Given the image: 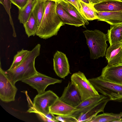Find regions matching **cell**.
<instances>
[{"instance_id": "3", "label": "cell", "mask_w": 122, "mask_h": 122, "mask_svg": "<svg viewBox=\"0 0 122 122\" xmlns=\"http://www.w3.org/2000/svg\"><path fill=\"white\" fill-rule=\"evenodd\" d=\"M86 40V44L90 50V57L93 59L105 56L107 47V34L97 30L83 31Z\"/></svg>"}, {"instance_id": "9", "label": "cell", "mask_w": 122, "mask_h": 122, "mask_svg": "<svg viewBox=\"0 0 122 122\" xmlns=\"http://www.w3.org/2000/svg\"><path fill=\"white\" fill-rule=\"evenodd\" d=\"M106 81L122 84V63L107 65L103 68L99 76Z\"/></svg>"}, {"instance_id": "2", "label": "cell", "mask_w": 122, "mask_h": 122, "mask_svg": "<svg viewBox=\"0 0 122 122\" xmlns=\"http://www.w3.org/2000/svg\"><path fill=\"white\" fill-rule=\"evenodd\" d=\"M41 45L38 44L31 51L22 63L11 70L5 71L7 77L14 85L17 81H21L35 74L38 71L35 66L36 59L40 53Z\"/></svg>"}, {"instance_id": "8", "label": "cell", "mask_w": 122, "mask_h": 122, "mask_svg": "<svg viewBox=\"0 0 122 122\" xmlns=\"http://www.w3.org/2000/svg\"><path fill=\"white\" fill-rule=\"evenodd\" d=\"M0 67V98L6 102L14 101L17 89L9 80L5 71Z\"/></svg>"}, {"instance_id": "17", "label": "cell", "mask_w": 122, "mask_h": 122, "mask_svg": "<svg viewBox=\"0 0 122 122\" xmlns=\"http://www.w3.org/2000/svg\"><path fill=\"white\" fill-rule=\"evenodd\" d=\"M77 109L62 101L59 98L50 107V112L57 116H67Z\"/></svg>"}, {"instance_id": "33", "label": "cell", "mask_w": 122, "mask_h": 122, "mask_svg": "<svg viewBox=\"0 0 122 122\" xmlns=\"http://www.w3.org/2000/svg\"><path fill=\"white\" fill-rule=\"evenodd\" d=\"M50 0L55 1L56 2H59L60 1L63 0Z\"/></svg>"}, {"instance_id": "1", "label": "cell", "mask_w": 122, "mask_h": 122, "mask_svg": "<svg viewBox=\"0 0 122 122\" xmlns=\"http://www.w3.org/2000/svg\"><path fill=\"white\" fill-rule=\"evenodd\" d=\"M56 7V2L46 0L45 13L36 34L40 38L47 39L56 35L64 25L57 13Z\"/></svg>"}, {"instance_id": "34", "label": "cell", "mask_w": 122, "mask_h": 122, "mask_svg": "<svg viewBox=\"0 0 122 122\" xmlns=\"http://www.w3.org/2000/svg\"></svg>"}, {"instance_id": "19", "label": "cell", "mask_w": 122, "mask_h": 122, "mask_svg": "<svg viewBox=\"0 0 122 122\" xmlns=\"http://www.w3.org/2000/svg\"><path fill=\"white\" fill-rule=\"evenodd\" d=\"M122 112L115 114L103 113L97 115L88 122H122Z\"/></svg>"}, {"instance_id": "11", "label": "cell", "mask_w": 122, "mask_h": 122, "mask_svg": "<svg viewBox=\"0 0 122 122\" xmlns=\"http://www.w3.org/2000/svg\"><path fill=\"white\" fill-rule=\"evenodd\" d=\"M59 99L73 107H76L82 101L79 92L71 81L69 82Z\"/></svg>"}, {"instance_id": "13", "label": "cell", "mask_w": 122, "mask_h": 122, "mask_svg": "<svg viewBox=\"0 0 122 122\" xmlns=\"http://www.w3.org/2000/svg\"><path fill=\"white\" fill-rule=\"evenodd\" d=\"M110 101L108 98L101 100L88 111L82 114L77 118V122H88L90 120L96 116L99 113L103 112L106 105Z\"/></svg>"}, {"instance_id": "23", "label": "cell", "mask_w": 122, "mask_h": 122, "mask_svg": "<svg viewBox=\"0 0 122 122\" xmlns=\"http://www.w3.org/2000/svg\"><path fill=\"white\" fill-rule=\"evenodd\" d=\"M46 0H37L32 12L40 25L45 13Z\"/></svg>"}, {"instance_id": "24", "label": "cell", "mask_w": 122, "mask_h": 122, "mask_svg": "<svg viewBox=\"0 0 122 122\" xmlns=\"http://www.w3.org/2000/svg\"><path fill=\"white\" fill-rule=\"evenodd\" d=\"M82 8L85 17L89 20L97 19L98 16L97 11L93 5L86 4L81 0H78Z\"/></svg>"}, {"instance_id": "7", "label": "cell", "mask_w": 122, "mask_h": 122, "mask_svg": "<svg viewBox=\"0 0 122 122\" xmlns=\"http://www.w3.org/2000/svg\"><path fill=\"white\" fill-rule=\"evenodd\" d=\"M22 81L36 89L38 94L44 93L49 85L62 82V80L54 78L38 72L35 74Z\"/></svg>"}, {"instance_id": "21", "label": "cell", "mask_w": 122, "mask_h": 122, "mask_svg": "<svg viewBox=\"0 0 122 122\" xmlns=\"http://www.w3.org/2000/svg\"><path fill=\"white\" fill-rule=\"evenodd\" d=\"M37 0H29L24 7L19 10L18 19L20 23L24 24L27 20L32 12Z\"/></svg>"}, {"instance_id": "32", "label": "cell", "mask_w": 122, "mask_h": 122, "mask_svg": "<svg viewBox=\"0 0 122 122\" xmlns=\"http://www.w3.org/2000/svg\"><path fill=\"white\" fill-rule=\"evenodd\" d=\"M84 2L88 4H91L88 0H81Z\"/></svg>"}, {"instance_id": "28", "label": "cell", "mask_w": 122, "mask_h": 122, "mask_svg": "<svg viewBox=\"0 0 122 122\" xmlns=\"http://www.w3.org/2000/svg\"><path fill=\"white\" fill-rule=\"evenodd\" d=\"M56 120L58 121L63 122H77V119L69 115L57 116L56 117Z\"/></svg>"}, {"instance_id": "29", "label": "cell", "mask_w": 122, "mask_h": 122, "mask_svg": "<svg viewBox=\"0 0 122 122\" xmlns=\"http://www.w3.org/2000/svg\"><path fill=\"white\" fill-rule=\"evenodd\" d=\"M10 0L12 3L17 7L19 10H21L25 6L29 0Z\"/></svg>"}, {"instance_id": "30", "label": "cell", "mask_w": 122, "mask_h": 122, "mask_svg": "<svg viewBox=\"0 0 122 122\" xmlns=\"http://www.w3.org/2000/svg\"><path fill=\"white\" fill-rule=\"evenodd\" d=\"M63 0L69 2L74 6L85 17L81 5L78 0Z\"/></svg>"}, {"instance_id": "6", "label": "cell", "mask_w": 122, "mask_h": 122, "mask_svg": "<svg viewBox=\"0 0 122 122\" xmlns=\"http://www.w3.org/2000/svg\"><path fill=\"white\" fill-rule=\"evenodd\" d=\"M71 79L79 93L82 101L90 97L100 95L83 73L80 71L74 73Z\"/></svg>"}, {"instance_id": "31", "label": "cell", "mask_w": 122, "mask_h": 122, "mask_svg": "<svg viewBox=\"0 0 122 122\" xmlns=\"http://www.w3.org/2000/svg\"><path fill=\"white\" fill-rule=\"evenodd\" d=\"M37 114L39 117L44 121L46 122H53L52 121L46 117L44 115L39 113H38Z\"/></svg>"}, {"instance_id": "27", "label": "cell", "mask_w": 122, "mask_h": 122, "mask_svg": "<svg viewBox=\"0 0 122 122\" xmlns=\"http://www.w3.org/2000/svg\"><path fill=\"white\" fill-rule=\"evenodd\" d=\"M0 2L3 5L9 16L10 23L12 26L13 32H14L15 31L10 13L12 2L10 0H0Z\"/></svg>"}, {"instance_id": "18", "label": "cell", "mask_w": 122, "mask_h": 122, "mask_svg": "<svg viewBox=\"0 0 122 122\" xmlns=\"http://www.w3.org/2000/svg\"><path fill=\"white\" fill-rule=\"evenodd\" d=\"M107 34L110 45L122 43V23L111 26Z\"/></svg>"}, {"instance_id": "12", "label": "cell", "mask_w": 122, "mask_h": 122, "mask_svg": "<svg viewBox=\"0 0 122 122\" xmlns=\"http://www.w3.org/2000/svg\"><path fill=\"white\" fill-rule=\"evenodd\" d=\"M105 56L109 65L122 63V43L110 45L106 50Z\"/></svg>"}, {"instance_id": "14", "label": "cell", "mask_w": 122, "mask_h": 122, "mask_svg": "<svg viewBox=\"0 0 122 122\" xmlns=\"http://www.w3.org/2000/svg\"><path fill=\"white\" fill-rule=\"evenodd\" d=\"M93 6L98 11H122V0H103L94 4Z\"/></svg>"}, {"instance_id": "5", "label": "cell", "mask_w": 122, "mask_h": 122, "mask_svg": "<svg viewBox=\"0 0 122 122\" xmlns=\"http://www.w3.org/2000/svg\"><path fill=\"white\" fill-rule=\"evenodd\" d=\"M52 91L49 90L43 93L38 94L34 97L33 107L28 111L45 115L50 112V107L59 98Z\"/></svg>"}, {"instance_id": "15", "label": "cell", "mask_w": 122, "mask_h": 122, "mask_svg": "<svg viewBox=\"0 0 122 122\" xmlns=\"http://www.w3.org/2000/svg\"><path fill=\"white\" fill-rule=\"evenodd\" d=\"M98 21L105 22L114 26L122 23V11L99 12L97 11Z\"/></svg>"}, {"instance_id": "20", "label": "cell", "mask_w": 122, "mask_h": 122, "mask_svg": "<svg viewBox=\"0 0 122 122\" xmlns=\"http://www.w3.org/2000/svg\"><path fill=\"white\" fill-rule=\"evenodd\" d=\"M62 7L70 15L76 18L83 21L85 25L89 24L88 20L73 5L64 0L58 2Z\"/></svg>"}, {"instance_id": "22", "label": "cell", "mask_w": 122, "mask_h": 122, "mask_svg": "<svg viewBox=\"0 0 122 122\" xmlns=\"http://www.w3.org/2000/svg\"><path fill=\"white\" fill-rule=\"evenodd\" d=\"M23 25L25 33L28 37L36 35L39 25L32 12L27 20Z\"/></svg>"}, {"instance_id": "4", "label": "cell", "mask_w": 122, "mask_h": 122, "mask_svg": "<svg viewBox=\"0 0 122 122\" xmlns=\"http://www.w3.org/2000/svg\"><path fill=\"white\" fill-rule=\"evenodd\" d=\"M88 80L98 92L107 97L110 101L122 100V84L103 80L99 76Z\"/></svg>"}, {"instance_id": "16", "label": "cell", "mask_w": 122, "mask_h": 122, "mask_svg": "<svg viewBox=\"0 0 122 122\" xmlns=\"http://www.w3.org/2000/svg\"><path fill=\"white\" fill-rule=\"evenodd\" d=\"M57 13L63 22L67 24L79 27L84 26L85 24L82 21L73 16L68 13L58 2H56Z\"/></svg>"}, {"instance_id": "10", "label": "cell", "mask_w": 122, "mask_h": 122, "mask_svg": "<svg viewBox=\"0 0 122 122\" xmlns=\"http://www.w3.org/2000/svg\"><path fill=\"white\" fill-rule=\"evenodd\" d=\"M53 62L54 70L60 78H64L70 73L68 59L64 53L57 51L54 56Z\"/></svg>"}, {"instance_id": "26", "label": "cell", "mask_w": 122, "mask_h": 122, "mask_svg": "<svg viewBox=\"0 0 122 122\" xmlns=\"http://www.w3.org/2000/svg\"><path fill=\"white\" fill-rule=\"evenodd\" d=\"M108 98L107 97L102 94L91 97L82 101L76 108L79 109L96 104L103 99Z\"/></svg>"}, {"instance_id": "25", "label": "cell", "mask_w": 122, "mask_h": 122, "mask_svg": "<svg viewBox=\"0 0 122 122\" xmlns=\"http://www.w3.org/2000/svg\"><path fill=\"white\" fill-rule=\"evenodd\" d=\"M30 51L22 49L14 56L12 63L8 69H13L20 64L29 53Z\"/></svg>"}]
</instances>
